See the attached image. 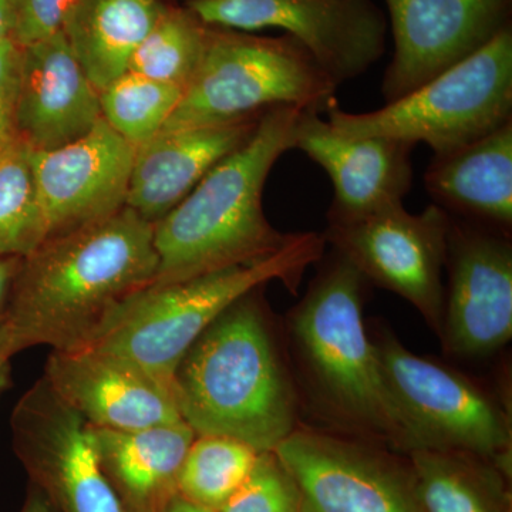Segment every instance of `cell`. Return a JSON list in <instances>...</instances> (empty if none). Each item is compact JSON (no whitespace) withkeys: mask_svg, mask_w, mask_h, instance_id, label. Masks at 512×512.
I'll use <instances>...</instances> for the list:
<instances>
[{"mask_svg":"<svg viewBox=\"0 0 512 512\" xmlns=\"http://www.w3.org/2000/svg\"><path fill=\"white\" fill-rule=\"evenodd\" d=\"M157 271L154 225L128 207L47 238L22 259L3 316L16 353L89 345Z\"/></svg>","mask_w":512,"mask_h":512,"instance_id":"6da1fadb","label":"cell"},{"mask_svg":"<svg viewBox=\"0 0 512 512\" xmlns=\"http://www.w3.org/2000/svg\"><path fill=\"white\" fill-rule=\"evenodd\" d=\"M291 315V332L313 403L353 437L402 453L424 448L396 399L363 319L365 276L333 249Z\"/></svg>","mask_w":512,"mask_h":512,"instance_id":"7a4b0ae2","label":"cell"},{"mask_svg":"<svg viewBox=\"0 0 512 512\" xmlns=\"http://www.w3.org/2000/svg\"><path fill=\"white\" fill-rule=\"evenodd\" d=\"M302 109L266 111L254 134L221 160L173 211L154 224L153 284L187 281L275 254L295 234L272 227L262 194L276 161L295 144Z\"/></svg>","mask_w":512,"mask_h":512,"instance_id":"3957f363","label":"cell"},{"mask_svg":"<svg viewBox=\"0 0 512 512\" xmlns=\"http://www.w3.org/2000/svg\"><path fill=\"white\" fill-rule=\"evenodd\" d=\"M259 289L229 306L188 349L173 396L197 436L234 437L265 453L298 427V399Z\"/></svg>","mask_w":512,"mask_h":512,"instance_id":"277c9868","label":"cell"},{"mask_svg":"<svg viewBox=\"0 0 512 512\" xmlns=\"http://www.w3.org/2000/svg\"><path fill=\"white\" fill-rule=\"evenodd\" d=\"M325 245L316 232H298L259 261L174 284H151L121 303L86 346L130 360L173 393L181 359L229 306L272 281L296 291L303 272L325 255Z\"/></svg>","mask_w":512,"mask_h":512,"instance_id":"5b68a950","label":"cell"},{"mask_svg":"<svg viewBox=\"0 0 512 512\" xmlns=\"http://www.w3.org/2000/svg\"><path fill=\"white\" fill-rule=\"evenodd\" d=\"M338 87L288 33L265 37L210 26L200 67L161 131L224 126L279 106L325 113L338 101Z\"/></svg>","mask_w":512,"mask_h":512,"instance_id":"8992f818","label":"cell"},{"mask_svg":"<svg viewBox=\"0 0 512 512\" xmlns=\"http://www.w3.org/2000/svg\"><path fill=\"white\" fill-rule=\"evenodd\" d=\"M330 128L348 138L386 137L426 143L444 156L512 121V29L508 26L473 56L383 109L352 114L338 101Z\"/></svg>","mask_w":512,"mask_h":512,"instance_id":"52a82bcc","label":"cell"},{"mask_svg":"<svg viewBox=\"0 0 512 512\" xmlns=\"http://www.w3.org/2000/svg\"><path fill=\"white\" fill-rule=\"evenodd\" d=\"M373 342L390 389L424 448L487 458L507 473L511 417L500 400L443 363L410 352L390 332H377Z\"/></svg>","mask_w":512,"mask_h":512,"instance_id":"ba28073f","label":"cell"},{"mask_svg":"<svg viewBox=\"0 0 512 512\" xmlns=\"http://www.w3.org/2000/svg\"><path fill=\"white\" fill-rule=\"evenodd\" d=\"M448 227L450 215L439 205L412 214L399 204L362 220L328 222L322 237L369 284L412 303L440 338Z\"/></svg>","mask_w":512,"mask_h":512,"instance_id":"9c48e42d","label":"cell"},{"mask_svg":"<svg viewBox=\"0 0 512 512\" xmlns=\"http://www.w3.org/2000/svg\"><path fill=\"white\" fill-rule=\"evenodd\" d=\"M185 6L205 25L285 30L338 86L365 74L386 52L387 19L373 0H192Z\"/></svg>","mask_w":512,"mask_h":512,"instance_id":"30bf717a","label":"cell"},{"mask_svg":"<svg viewBox=\"0 0 512 512\" xmlns=\"http://www.w3.org/2000/svg\"><path fill=\"white\" fill-rule=\"evenodd\" d=\"M272 451L298 484L305 512H424L412 467L377 444L296 427Z\"/></svg>","mask_w":512,"mask_h":512,"instance_id":"8fae6325","label":"cell"},{"mask_svg":"<svg viewBox=\"0 0 512 512\" xmlns=\"http://www.w3.org/2000/svg\"><path fill=\"white\" fill-rule=\"evenodd\" d=\"M15 453L63 512H126L101 467L92 426L40 377L10 416Z\"/></svg>","mask_w":512,"mask_h":512,"instance_id":"7c38bea8","label":"cell"},{"mask_svg":"<svg viewBox=\"0 0 512 512\" xmlns=\"http://www.w3.org/2000/svg\"><path fill=\"white\" fill-rule=\"evenodd\" d=\"M446 269L440 339L447 352L483 357L507 345L512 338L510 237L450 215Z\"/></svg>","mask_w":512,"mask_h":512,"instance_id":"4fadbf2b","label":"cell"},{"mask_svg":"<svg viewBox=\"0 0 512 512\" xmlns=\"http://www.w3.org/2000/svg\"><path fill=\"white\" fill-rule=\"evenodd\" d=\"M394 39L383 76L387 103L473 56L511 26L512 0H384Z\"/></svg>","mask_w":512,"mask_h":512,"instance_id":"5bb4252c","label":"cell"},{"mask_svg":"<svg viewBox=\"0 0 512 512\" xmlns=\"http://www.w3.org/2000/svg\"><path fill=\"white\" fill-rule=\"evenodd\" d=\"M134 154L136 147L104 119L67 146L32 150L30 161L46 239L126 207Z\"/></svg>","mask_w":512,"mask_h":512,"instance_id":"9a60e30c","label":"cell"},{"mask_svg":"<svg viewBox=\"0 0 512 512\" xmlns=\"http://www.w3.org/2000/svg\"><path fill=\"white\" fill-rule=\"evenodd\" d=\"M42 379L92 427L138 430L183 420L170 390L106 350H52Z\"/></svg>","mask_w":512,"mask_h":512,"instance_id":"2e32d148","label":"cell"},{"mask_svg":"<svg viewBox=\"0 0 512 512\" xmlns=\"http://www.w3.org/2000/svg\"><path fill=\"white\" fill-rule=\"evenodd\" d=\"M414 147L393 138L339 136L313 110L302 111L293 144L332 180L328 222L362 220L403 204L413 183Z\"/></svg>","mask_w":512,"mask_h":512,"instance_id":"e0dca14e","label":"cell"},{"mask_svg":"<svg viewBox=\"0 0 512 512\" xmlns=\"http://www.w3.org/2000/svg\"><path fill=\"white\" fill-rule=\"evenodd\" d=\"M20 52L15 128L33 151L67 146L101 117L99 90L73 55L63 32Z\"/></svg>","mask_w":512,"mask_h":512,"instance_id":"ac0fdd59","label":"cell"},{"mask_svg":"<svg viewBox=\"0 0 512 512\" xmlns=\"http://www.w3.org/2000/svg\"><path fill=\"white\" fill-rule=\"evenodd\" d=\"M261 117L161 131L136 148L126 207L150 224L163 220L215 165L254 134Z\"/></svg>","mask_w":512,"mask_h":512,"instance_id":"d6986e66","label":"cell"},{"mask_svg":"<svg viewBox=\"0 0 512 512\" xmlns=\"http://www.w3.org/2000/svg\"><path fill=\"white\" fill-rule=\"evenodd\" d=\"M424 185L447 214L508 234L512 227V121L444 156Z\"/></svg>","mask_w":512,"mask_h":512,"instance_id":"ffe728a7","label":"cell"},{"mask_svg":"<svg viewBox=\"0 0 512 512\" xmlns=\"http://www.w3.org/2000/svg\"><path fill=\"white\" fill-rule=\"evenodd\" d=\"M104 473L126 512H163L197 434L184 420L138 430L92 427Z\"/></svg>","mask_w":512,"mask_h":512,"instance_id":"44dd1931","label":"cell"},{"mask_svg":"<svg viewBox=\"0 0 512 512\" xmlns=\"http://www.w3.org/2000/svg\"><path fill=\"white\" fill-rule=\"evenodd\" d=\"M167 8L161 0H77L62 32L99 92L127 72L134 50Z\"/></svg>","mask_w":512,"mask_h":512,"instance_id":"7402d4cb","label":"cell"},{"mask_svg":"<svg viewBox=\"0 0 512 512\" xmlns=\"http://www.w3.org/2000/svg\"><path fill=\"white\" fill-rule=\"evenodd\" d=\"M407 456L424 512H508L503 470L493 461L434 448Z\"/></svg>","mask_w":512,"mask_h":512,"instance_id":"603a6c76","label":"cell"},{"mask_svg":"<svg viewBox=\"0 0 512 512\" xmlns=\"http://www.w3.org/2000/svg\"><path fill=\"white\" fill-rule=\"evenodd\" d=\"M208 30L210 26L187 6H168L134 50L127 72L185 90L204 57Z\"/></svg>","mask_w":512,"mask_h":512,"instance_id":"cb8c5ba5","label":"cell"},{"mask_svg":"<svg viewBox=\"0 0 512 512\" xmlns=\"http://www.w3.org/2000/svg\"><path fill=\"white\" fill-rule=\"evenodd\" d=\"M259 454L234 437L195 436L178 477V495L210 510H220L254 470Z\"/></svg>","mask_w":512,"mask_h":512,"instance_id":"d4e9b609","label":"cell"},{"mask_svg":"<svg viewBox=\"0 0 512 512\" xmlns=\"http://www.w3.org/2000/svg\"><path fill=\"white\" fill-rule=\"evenodd\" d=\"M30 154L18 136L0 153V256L26 258L46 239Z\"/></svg>","mask_w":512,"mask_h":512,"instance_id":"484cf974","label":"cell"},{"mask_svg":"<svg viewBox=\"0 0 512 512\" xmlns=\"http://www.w3.org/2000/svg\"><path fill=\"white\" fill-rule=\"evenodd\" d=\"M183 94V87L126 72L100 90L101 117L138 148L163 130Z\"/></svg>","mask_w":512,"mask_h":512,"instance_id":"4316f807","label":"cell"},{"mask_svg":"<svg viewBox=\"0 0 512 512\" xmlns=\"http://www.w3.org/2000/svg\"><path fill=\"white\" fill-rule=\"evenodd\" d=\"M217 512H303L302 494L274 451H265L244 484Z\"/></svg>","mask_w":512,"mask_h":512,"instance_id":"83f0119b","label":"cell"},{"mask_svg":"<svg viewBox=\"0 0 512 512\" xmlns=\"http://www.w3.org/2000/svg\"><path fill=\"white\" fill-rule=\"evenodd\" d=\"M77 0H12V39L28 46L62 32Z\"/></svg>","mask_w":512,"mask_h":512,"instance_id":"f1b7e54d","label":"cell"},{"mask_svg":"<svg viewBox=\"0 0 512 512\" xmlns=\"http://www.w3.org/2000/svg\"><path fill=\"white\" fill-rule=\"evenodd\" d=\"M22 47L9 37L0 43V153L15 140V103Z\"/></svg>","mask_w":512,"mask_h":512,"instance_id":"f546056e","label":"cell"},{"mask_svg":"<svg viewBox=\"0 0 512 512\" xmlns=\"http://www.w3.org/2000/svg\"><path fill=\"white\" fill-rule=\"evenodd\" d=\"M23 258L16 256H0V320L5 316L6 308L18 275Z\"/></svg>","mask_w":512,"mask_h":512,"instance_id":"4dcf8cb0","label":"cell"},{"mask_svg":"<svg viewBox=\"0 0 512 512\" xmlns=\"http://www.w3.org/2000/svg\"><path fill=\"white\" fill-rule=\"evenodd\" d=\"M16 355L15 346L5 320H0V397L10 383V360Z\"/></svg>","mask_w":512,"mask_h":512,"instance_id":"1f68e13d","label":"cell"},{"mask_svg":"<svg viewBox=\"0 0 512 512\" xmlns=\"http://www.w3.org/2000/svg\"><path fill=\"white\" fill-rule=\"evenodd\" d=\"M12 0H0V43L12 37Z\"/></svg>","mask_w":512,"mask_h":512,"instance_id":"d6a6232c","label":"cell"},{"mask_svg":"<svg viewBox=\"0 0 512 512\" xmlns=\"http://www.w3.org/2000/svg\"><path fill=\"white\" fill-rule=\"evenodd\" d=\"M163 512H217L210 508L202 507V505L191 503L185 500L181 495H175L173 500L168 503Z\"/></svg>","mask_w":512,"mask_h":512,"instance_id":"836d02e7","label":"cell"},{"mask_svg":"<svg viewBox=\"0 0 512 512\" xmlns=\"http://www.w3.org/2000/svg\"><path fill=\"white\" fill-rule=\"evenodd\" d=\"M22 512H53V510L45 495L40 493V491H35V493L30 494L28 503H26Z\"/></svg>","mask_w":512,"mask_h":512,"instance_id":"e575fe53","label":"cell"},{"mask_svg":"<svg viewBox=\"0 0 512 512\" xmlns=\"http://www.w3.org/2000/svg\"><path fill=\"white\" fill-rule=\"evenodd\" d=\"M192 2V0H185V3Z\"/></svg>","mask_w":512,"mask_h":512,"instance_id":"d590c367","label":"cell"},{"mask_svg":"<svg viewBox=\"0 0 512 512\" xmlns=\"http://www.w3.org/2000/svg\"><path fill=\"white\" fill-rule=\"evenodd\" d=\"M303 512H305V510H303Z\"/></svg>","mask_w":512,"mask_h":512,"instance_id":"8d00e7d4","label":"cell"}]
</instances>
